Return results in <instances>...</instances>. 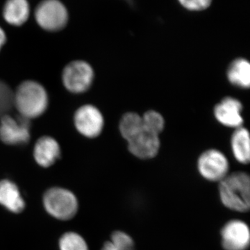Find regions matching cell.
Listing matches in <instances>:
<instances>
[{"label":"cell","instance_id":"cell-1","mask_svg":"<svg viewBox=\"0 0 250 250\" xmlns=\"http://www.w3.org/2000/svg\"><path fill=\"white\" fill-rule=\"evenodd\" d=\"M220 201L228 209L246 213L250 208V178L246 172L229 173L219 182Z\"/></svg>","mask_w":250,"mask_h":250},{"label":"cell","instance_id":"cell-2","mask_svg":"<svg viewBox=\"0 0 250 250\" xmlns=\"http://www.w3.org/2000/svg\"><path fill=\"white\" fill-rule=\"evenodd\" d=\"M14 106L21 116L29 120L38 118L48 106V95L41 83L26 81L14 93Z\"/></svg>","mask_w":250,"mask_h":250},{"label":"cell","instance_id":"cell-3","mask_svg":"<svg viewBox=\"0 0 250 250\" xmlns=\"http://www.w3.org/2000/svg\"><path fill=\"white\" fill-rule=\"evenodd\" d=\"M43 205L49 215L60 220L74 218L79 208L76 196L70 190L58 187L45 192Z\"/></svg>","mask_w":250,"mask_h":250},{"label":"cell","instance_id":"cell-4","mask_svg":"<svg viewBox=\"0 0 250 250\" xmlns=\"http://www.w3.org/2000/svg\"><path fill=\"white\" fill-rule=\"evenodd\" d=\"M199 173L206 180L220 182L229 172V162L226 155L217 149H208L197 159Z\"/></svg>","mask_w":250,"mask_h":250},{"label":"cell","instance_id":"cell-5","mask_svg":"<svg viewBox=\"0 0 250 250\" xmlns=\"http://www.w3.org/2000/svg\"><path fill=\"white\" fill-rule=\"evenodd\" d=\"M94 70L88 62L75 61L62 71V80L65 88L73 93H84L89 89L94 80Z\"/></svg>","mask_w":250,"mask_h":250},{"label":"cell","instance_id":"cell-6","mask_svg":"<svg viewBox=\"0 0 250 250\" xmlns=\"http://www.w3.org/2000/svg\"><path fill=\"white\" fill-rule=\"evenodd\" d=\"M36 22L45 30L57 31L65 27L68 20L67 9L59 0H43L36 9Z\"/></svg>","mask_w":250,"mask_h":250},{"label":"cell","instance_id":"cell-7","mask_svg":"<svg viewBox=\"0 0 250 250\" xmlns=\"http://www.w3.org/2000/svg\"><path fill=\"white\" fill-rule=\"evenodd\" d=\"M30 139V122L19 116L6 115L0 118V140L10 146L27 144Z\"/></svg>","mask_w":250,"mask_h":250},{"label":"cell","instance_id":"cell-8","mask_svg":"<svg viewBox=\"0 0 250 250\" xmlns=\"http://www.w3.org/2000/svg\"><path fill=\"white\" fill-rule=\"evenodd\" d=\"M76 129L81 134L94 139L101 134L104 119L101 111L93 105H83L78 108L74 117Z\"/></svg>","mask_w":250,"mask_h":250},{"label":"cell","instance_id":"cell-9","mask_svg":"<svg viewBox=\"0 0 250 250\" xmlns=\"http://www.w3.org/2000/svg\"><path fill=\"white\" fill-rule=\"evenodd\" d=\"M221 243L225 250H247L250 244V230L246 222L231 220L220 231Z\"/></svg>","mask_w":250,"mask_h":250},{"label":"cell","instance_id":"cell-10","mask_svg":"<svg viewBox=\"0 0 250 250\" xmlns=\"http://www.w3.org/2000/svg\"><path fill=\"white\" fill-rule=\"evenodd\" d=\"M127 144L129 152L138 159L143 160L156 157L161 148L159 135L144 129L127 141Z\"/></svg>","mask_w":250,"mask_h":250},{"label":"cell","instance_id":"cell-11","mask_svg":"<svg viewBox=\"0 0 250 250\" xmlns=\"http://www.w3.org/2000/svg\"><path fill=\"white\" fill-rule=\"evenodd\" d=\"M243 104L239 100L226 97L215 105L213 115L220 124L226 127H241L243 124Z\"/></svg>","mask_w":250,"mask_h":250},{"label":"cell","instance_id":"cell-12","mask_svg":"<svg viewBox=\"0 0 250 250\" xmlns=\"http://www.w3.org/2000/svg\"><path fill=\"white\" fill-rule=\"evenodd\" d=\"M34 156L36 163L41 167H50L60 158V146L53 138L42 136L36 143Z\"/></svg>","mask_w":250,"mask_h":250},{"label":"cell","instance_id":"cell-13","mask_svg":"<svg viewBox=\"0 0 250 250\" xmlns=\"http://www.w3.org/2000/svg\"><path fill=\"white\" fill-rule=\"evenodd\" d=\"M0 205L14 213H21L25 207L17 185L8 179L0 182Z\"/></svg>","mask_w":250,"mask_h":250},{"label":"cell","instance_id":"cell-14","mask_svg":"<svg viewBox=\"0 0 250 250\" xmlns=\"http://www.w3.org/2000/svg\"><path fill=\"white\" fill-rule=\"evenodd\" d=\"M231 152L235 159L240 164L246 165L250 161V133L244 126L236 128L231 135Z\"/></svg>","mask_w":250,"mask_h":250},{"label":"cell","instance_id":"cell-15","mask_svg":"<svg viewBox=\"0 0 250 250\" xmlns=\"http://www.w3.org/2000/svg\"><path fill=\"white\" fill-rule=\"evenodd\" d=\"M227 77L231 84L242 89L250 86V63L245 58H237L232 61L227 70Z\"/></svg>","mask_w":250,"mask_h":250},{"label":"cell","instance_id":"cell-16","mask_svg":"<svg viewBox=\"0 0 250 250\" xmlns=\"http://www.w3.org/2000/svg\"><path fill=\"white\" fill-rule=\"evenodd\" d=\"M29 12L27 0H7L3 10V16L11 25L21 26L27 21Z\"/></svg>","mask_w":250,"mask_h":250},{"label":"cell","instance_id":"cell-17","mask_svg":"<svg viewBox=\"0 0 250 250\" xmlns=\"http://www.w3.org/2000/svg\"><path fill=\"white\" fill-rule=\"evenodd\" d=\"M143 129L142 117L138 113L127 112L122 116L119 123V131L126 142L139 134Z\"/></svg>","mask_w":250,"mask_h":250},{"label":"cell","instance_id":"cell-18","mask_svg":"<svg viewBox=\"0 0 250 250\" xmlns=\"http://www.w3.org/2000/svg\"><path fill=\"white\" fill-rule=\"evenodd\" d=\"M142 117L143 128L148 131L160 135L165 128V120L159 112L149 110Z\"/></svg>","mask_w":250,"mask_h":250},{"label":"cell","instance_id":"cell-19","mask_svg":"<svg viewBox=\"0 0 250 250\" xmlns=\"http://www.w3.org/2000/svg\"><path fill=\"white\" fill-rule=\"evenodd\" d=\"M59 245L60 250H89L84 238L75 232L64 233Z\"/></svg>","mask_w":250,"mask_h":250},{"label":"cell","instance_id":"cell-20","mask_svg":"<svg viewBox=\"0 0 250 250\" xmlns=\"http://www.w3.org/2000/svg\"><path fill=\"white\" fill-rule=\"evenodd\" d=\"M14 106V91L7 83L0 80V118L9 114Z\"/></svg>","mask_w":250,"mask_h":250},{"label":"cell","instance_id":"cell-21","mask_svg":"<svg viewBox=\"0 0 250 250\" xmlns=\"http://www.w3.org/2000/svg\"><path fill=\"white\" fill-rule=\"evenodd\" d=\"M112 244L118 250H135L134 239L128 233L116 231L111 234Z\"/></svg>","mask_w":250,"mask_h":250},{"label":"cell","instance_id":"cell-22","mask_svg":"<svg viewBox=\"0 0 250 250\" xmlns=\"http://www.w3.org/2000/svg\"><path fill=\"white\" fill-rule=\"evenodd\" d=\"M185 9L192 11H201L209 7L212 0H179Z\"/></svg>","mask_w":250,"mask_h":250},{"label":"cell","instance_id":"cell-23","mask_svg":"<svg viewBox=\"0 0 250 250\" xmlns=\"http://www.w3.org/2000/svg\"><path fill=\"white\" fill-rule=\"evenodd\" d=\"M6 41V36L5 32L1 27H0V50L1 47L4 46Z\"/></svg>","mask_w":250,"mask_h":250},{"label":"cell","instance_id":"cell-24","mask_svg":"<svg viewBox=\"0 0 250 250\" xmlns=\"http://www.w3.org/2000/svg\"><path fill=\"white\" fill-rule=\"evenodd\" d=\"M101 250H118L112 244L111 241H107L104 244Z\"/></svg>","mask_w":250,"mask_h":250},{"label":"cell","instance_id":"cell-25","mask_svg":"<svg viewBox=\"0 0 250 250\" xmlns=\"http://www.w3.org/2000/svg\"><path fill=\"white\" fill-rule=\"evenodd\" d=\"M125 1H127V3H129V4L130 5H131V6H132V5H133L132 0H125Z\"/></svg>","mask_w":250,"mask_h":250}]
</instances>
